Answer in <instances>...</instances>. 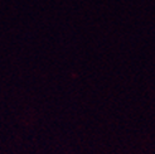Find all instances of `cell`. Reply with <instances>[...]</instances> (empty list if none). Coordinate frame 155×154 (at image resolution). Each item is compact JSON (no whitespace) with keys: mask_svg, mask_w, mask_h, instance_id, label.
Masks as SVG:
<instances>
[]
</instances>
